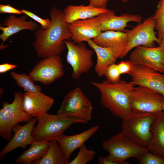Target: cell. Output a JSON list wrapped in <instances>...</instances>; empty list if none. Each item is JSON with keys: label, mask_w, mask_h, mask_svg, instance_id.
Segmentation results:
<instances>
[{"label": "cell", "mask_w": 164, "mask_h": 164, "mask_svg": "<svg viewBox=\"0 0 164 164\" xmlns=\"http://www.w3.org/2000/svg\"><path fill=\"white\" fill-rule=\"evenodd\" d=\"M102 145L109 153L107 156L116 164H128L126 161L127 159H137L143 153L149 151L147 147L134 142L122 132L103 141Z\"/></svg>", "instance_id": "obj_5"}, {"label": "cell", "mask_w": 164, "mask_h": 164, "mask_svg": "<svg viewBox=\"0 0 164 164\" xmlns=\"http://www.w3.org/2000/svg\"><path fill=\"white\" fill-rule=\"evenodd\" d=\"M65 43L67 49V61L73 69L72 77L74 80L78 79L93 67L94 51L88 48L83 42L76 43L68 40H65Z\"/></svg>", "instance_id": "obj_8"}, {"label": "cell", "mask_w": 164, "mask_h": 164, "mask_svg": "<svg viewBox=\"0 0 164 164\" xmlns=\"http://www.w3.org/2000/svg\"><path fill=\"white\" fill-rule=\"evenodd\" d=\"M129 60L134 65H140L162 73L164 67V50L159 46L147 47L139 46L131 53Z\"/></svg>", "instance_id": "obj_13"}, {"label": "cell", "mask_w": 164, "mask_h": 164, "mask_svg": "<svg viewBox=\"0 0 164 164\" xmlns=\"http://www.w3.org/2000/svg\"><path fill=\"white\" fill-rule=\"evenodd\" d=\"M64 67L59 55L42 58L35 65L29 75L35 81L44 85H49L63 75Z\"/></svg>", "instance_id": "obj_11"}, {"label": "cell", "mask_w": 164, "mask_h": 164, "mask_svg": "<svg viewBox=\"0 0 164 164\" xmlns=\"http://www.w3.org/2000/svg\"><path fill=\"white\" fill-rule=\"evenodd\" d=\"M37 121V118H32L25 125H20L19 123L13 128L14 135L8 143L0 152L1 160L8 153L19 147L25 149L33 142L32 136L34 126Z\"/></svg>", "instance_id": "obj_15"}, {"label": "cell", "mask_w": 164, "mask_h": 164, "mask_svg": "<svg viewBox=\"0 0 164 164\" xmlns=\"http://www.w3.org/2000/svg\"><path fill=\"white\" fill-rule=\"evenodd\" d=\"M14 95L13 102L11 104L3 102V108L0 110V136L8 141L12 138V129L15 125L32 118L22 108L23 94L16 92Z\"/></svg>", "instance_id": "obj_6"}, {"label": "cell", "mask_w": 164, "mask_h": 164, "mask_svg": "<svg viewBox=\"0 0 164 164\" xmlns=\"http://www.w3.org/2000/svg\"><path fill=\"white\" fill-rule=\"evenodd\" d=\"M129 74L135 85L153 90L164 98V77L159 72L149 67L133 64Z\"/></svg>", "instance_id": "obj_12"}, {"label": "cell", "mask_w": 164, "mask_h": 164, "mask_svg": "<svg viewBox=\"0 0 164 164\" xmlns=\"http://www.w3.org/2000/svg\"><path fill=\"white\" fill-rule=\"evenodd\" d=\"M54 99L41 92H25L23 94L22 109L33 117L37 118L47 113L53 106Z\"/></svg>", "instance_id": "obj_16"}, {"label": "cell", "mask_w": 164, "mask_h": 164, "mask_svg": "<svg viewBox=\"0 0 164 164\" xmlns=\"http://www.w3.org/2000/svg\"><path fill=\"white\" fill-rule=\"evenodd\" d=\"M98 16L101 27L102 32L114 31L124 32L130 22H142V17L138 15L125 13L116 15L114 11L101 13Z\"/></svg>", "instance_id": "obj_18"}, {"label": "cell", "mask_w": 164, "mask_h": 164, "mask_svg": "<svg viewBox=\"0 0 164 164\" xmlns=\"http://www.w3.org/2000/svg\"><path fill=\"white\" fill-rule=\"evenodd\" d=\"M49 147L44 155L35 164H68L69 160L64 155L62 149L56 140L50 141Z\"/></svg>", "instance_id": "obj_25"}, {"label": "cell", "mask_w": 164, "mask_h": 164, "mask_svg": "<svg viewBox=\"0 0 164 164\" xmlns=\"http://www.w3.org/2000/svg\"><path fill=\"white\" fill-rule=\"evenodd\" d=\"M120 73L118 66V64L115 62L113 63L106 69L104 74L106 80L112 83H116L121 80Z\"/></svg>", "instance_id": "obj_29"}, {"label": "cell", "mask_w": 164, "mask_h": 164, "mask_svg": "<svg viewBox=\"0 0 164 164\" xmlns=\"http://www.w3.org/2000/svg\"><path fill=\"white\" fill-rule=\"evenodd\" d=\"M87 42L97 55V61L94 67L95 72L98 76L102 77L104 76L107 67L115 62L118 58L110 48L99 46L94 43L92 40Z\"/></svg>", "instance_id": "obj_23"}, {"label": "cell", "mask_w": 164, "mask_h": 164, "mask_svg": "<svg viewBox=\"0 0 164 164\" xmlns=\"http://www.w3.org/2000/svg\"><path fill=\"white\" fill-rule=\"evenodd\" d=\"M156 22L152 17L145 19L132 29L127 31L128 39L127 46L120 58L126 56L132 49L139 46L154 47L155 43L159 45L161 41L156 36L155 29Z\"/></svg>", "instance_id": "obj_9"}, {"label": "cell", "mask_w": 164, "mask_h": 164, "mask_svg": "<svg viewBox=\"0 0 164 164\" xmlns=\"http://www.w3.org/2000/svg\"><path fill=\"white\" fill-rule=\"evenodd\" d=\"M13 79L16 82L17 85L23 88L26 92L36 93L41 92L42 89L36 85L35 81L29 75L26 73L19 74L14 71L10 73Z\"/></svg>", "instance_id": "obj_26"}, {"label": "cell", "mask_w": 164, "mask_h": 164, "mask_svg": "<svg viewBox=\"0 0 164 164\" xmlns=\"http://www.w3.org/2000/svg\"><path fill=\"white\" fill-rule=\"evenodd\" d=\"M98 126H92L80 133L67 136L63 134L56 140L65 157L69 160L73 152L79 148L98 130Z\"/></svg>", "instance_id": "obj_20"}, {"label": "cell", "mask_w": 164, "mask_h": 164, "mask_svg": "<svg viewBox=\"0 0 164 164\" xmlns=\"http://www.w3.org/2000/svg\"><path fill=\"white\" fill-rule=\"evenodd\" d=\"M18 67L16 65L6 63L0 65V73H3Z\"/></svg>", "instance_id": "obj_35"}, {"label": "cell", "mask_w": 164, "mask_h": 164, "mask_svg": "<svg viewBox=\"0 0 164 164\" xmlns=\"http://www.w3.org/2000/svg\"><path fill=\"white\" fill-rule=\"evenodd\" d=\"M91 83L100 92L101 104L113 115L122 120L129 116L132 112L131 97L135 86L132 81L112 83L105 80Z\"/></svg>", "instance_id": "obj_2"}, {"label": "cell", "mask_w": 164, "mask_h": 164, "mask_svg": "<svg viewBox=\"0 0 164 164\" xmlns=\"http://www.w3.org/2000/svg\"><path fill=\"white\" fill-rule=\"evenodd\" d=\"M162 110L163 111H164V99L163 100L162 104Z\"/></svg>", "instance_id": "obj_38"}, {"label": "cell", "mask_w": 164, "mask_h": 164, "mask_svg": "<svg viewBox=\"0 0 164 164\" xmlns=\"http://www.w3.org/2000/svg\"><path fill=\"white\" fill-rule=\"evenodd\" d=\"M0 13H10L20 15L22 13L21 10H19L10 5H0Z\"/></svg>", "instance_id": "obj_33"}, {"label": "cell", "mask_w": 164, "mask_h": 164, "mask_svg": "<svg viewBox=\"0 0 164 164\" xmlns=\"http://www.w3.org/2000/svg\"><path fill=\"white\" fill-rule=\"evenodd\" d=\"M50 142L33 141L29 148L15 160L16 163L30 164L40 159L47 151Z\"/></svg>", "instance_id": "obj_24"}, {"label": "cell", "mask_w": 164, "mask_h": 164, "mask_svg": "<svg viewBox=\"0 0 164 164\" xmlns=\"http://www.w3.org/2000/svg\"><path fill=\"white\" fill-rule=\"evenodd\" d=\"M155 115L151 127L152 137L147 148L151 152L164 159V111Z\"/></svg>", "instance_id": "obj_21"}, {"label": "cell", "mask_w": 164, "mask_h": 164, "mask_svg": "<svg viewBox=\"0 0 164 164\" xmlns=\"http://www.w3.org/2000/svg\"><path fill=\"white\" fill-rule=\"evenodd\" d=\"M155 118L152 113L132 111L122 120V132L134 142L147 147L152 137L151 127Z\"/></svg>", "instance_id": "obj_4"}, {"label": "cell", "mask_w": 164, "mask_h": 164, "mask_svg": "<svg viewBox=\"0 0 164 164\" xmlns=\"http://www.w3.org/2000/svg\"><path fill=\"white\" fill-rule=\"evenodd\" d=\"M98 163L99 164H116L107 156L105 157H100L98 160Z\"/></svg>", "instance_id": "obj_36"}, {"label": "cell", "mask_w": 164, "mask_h": 164, "mask_svg": "<svg viewBox=\"0 0 164 164\" xmlns=\"http://www.w3.org/2000/svg\"><path fill=\"white\" fill-rule=\"evenodd\" d=\"M163 73V75H164V69H163V71H162V72Z\"/></svg>", "instance_id": "obj_40"}, {"label": "cell", "mask_w": 164, "mask_h": 164, "mask_svg": "<svg viewBox=\"0 0 164 164\" xmlns=\"http://www.w3.org/2000/svg\"><path fill=\"white\" fill-rule=\"evenodd\" d=\"M164 50V36L161 41V43L159 45Z\"/></svg>", "instance_id": "obj_37"}, {"label": "cell", "mask_w": 164, "mask_h": 164, "mask_svg": "<svg viewBox=\"0 0 164 164\" xmlns=\"http://www.w3.org/2000/svg\"><path fill=\"white\" fill-rule=\"evenodd\" d=\"M28 16L25 15L18 17L11 15L5 18L0 26V29L2 31L0 35V39L2 41L0 50L6 48L4 43L12 35L24 30L35 31L39 28L36 22L32 20L27 21Z\"/></svg>", "instance_id": "obj_17"}, {"label": "cell", "mask_w": 164, "mask_h": 164, "mask_svg": "<svg viewBox=\"0 0 164 164\" xmlns=\"http://www.w3.org/2000/svg\"><path fill=\"white\" fill-rule=\"evenodd\" d=\"M108 0H89V5L101 9H107V4Z\"/></svg>", "instance_id": "obj_34"}, {"label": "cell", "mask_w": 164, "mask_h": 164, "mask_svg": "<svg viewBox=\"0 0 164 164\" xmlns=\"http://www.w3.org/2000/svg\"><path fill=\"white\" fill-rule=\"evenodd\" d=\"M93 107L81 89L77 87L65 96L57 114L62 117L91 119Z\"/></svg>", "instance_id": "obj_7"}, {"label": "cell", "mask_w": 164, "mask_h": 164, "mask_svg": "<svg viewBox=\"0 0 164 164\" xmlns=\"http://www.w3.org/2000/svg\"><path fill=\"white\" fill-rule=\"evenodd\" d=\"M117 64L119 70L121 74H129L133 65V64L130 60L121 61Z\"/></svg>", "instance_id": "obj_32"}, {"label": "cell", "mask_w": 164, "mask_h": 164, "mask_svg": "<svg viewBox=\"0 0 164 164\" xmlns=\"http://www.w3.org/2000/svg\"><path fill=\"white\" fill-rule=\"evenodd\" d=\"M152 17L156 22L155 29L157 36L161 41L164 36V0L159 1Z\"/></svg>", "instance_id": "obj_27"}, {"label": "cell", "mask_w": 164, "mask_h": 164, "mask_svg": "<svg viewBox=\"0 0 164 164\" xmlns=\"http://www.w3.org/2000/svg\"><path fill=\"white\" fill-rule=\"evenodd\" d=\"M107 9L97 8L88 5H70L63 11L65 21L70 24L74 21L84 20L98 16L100 14L108 12Z\"/></svg>", "instance_id": "obj_22"}, {"label": "cell", "mask_w": 164, "mask_h": 164, "mask_svg": "<svg viewBox=\"0 0 164 164\" xmlns=\"http://www.w3.org/2000/svg\"><path fill=\"white\" fill-rule=\"evenodd\" d=\"M92 40L99 46L111 49L118 58H120L128 43L127 33L122 31L102 32Z\"/></svg>", "instance_id": "obj_19"}, {"label": "cell", "mask_w": 164, "mask_h": 164, "mask_svg": "<svg viewBox=\"0 0 164 164\" xmlns=\"http://www.w3.org/2000/svg\"><path fill=\"white\" fill-rule=\"evenodd\" d=\"M70 39L76 43L87 42L102 32L98 16L75 21L69 24Z\"/></svg>", "instance_id": "obj_14"}, {"label": "cell", "mask_w": 164, "mask_h": 164, "mask_svg": "<svg viewBox=\"0 0 164 164\" xmlns=\"http://www.w3.org/2000/svg\"><path fill=\"white\" fill-rule=\"evenodd\" d=\"M79 148L76 157L68 164H86L93 160L96 154L95 151L87 149L84 144Z\"/></svg>", "instance_id": "obj_28"}, {"label": "cell", "mask_w": 164, "mask_h": 164, "mask_svg": "<svg viewBox=\"0 0 164 164\" xmlns=\"http://www.w3.org/2000/svg\"><path fill=\"white\" fill-rule=\"evenodd\" d=\"M164 98L159 92L142 86L135 87L131 97L132 111L155 114L162 111Z\"/></svg>", "instance_id": "obj_10"}, {"label": "cell", "mask_w": 164, "mask_h": 164, "mask_svg": "<svg viewBox=\"0 0 164 164\" xmlns=\"http://www.w3.org/2000/svg\"><path fill=\"white\" fill-rule=\"evenodd\" d=\"M37 118L38 124L32 132L33 140L48 142L56 140L72 125L86 124L88 122L80 118L65 117L57 114H51L47 113Z\"/></svg>", "instance_id": "obj_3"}, {"label": "cell", "mask_w": 164, "mask_h": 164, "mask_svg": "<svg viewBox=\"0 0 164 164\" xmlns=\"http://www.w3.org/2000/svg\"><path fill=\"white\" fill-rule=\"evenodd\" d=\"M51 22L46 29L35 31L32 46L39 58L60 55L66 47L65 41L70 39L69 24L65 21L63 11L53 7L50 10Z\"/></svg>", "instance_id": "obj_1"}, {"label": "cell", "mask_w": 164, "mask_h": 164, "mask_svg": "<svg viewBox=\"0 0 164 164\" xmlns=\"http://www.w3.org/2000/svg\"><path fill=\"white\" fill-rule=\"evenodd\" d=\"M21 10L22 13L26 15L40 24L41 27L44 29H46L49 27L51 22V20L49 19H43L34 13L25 9H22Z\"/></svg>", "instance_id": "obj_31"}, {"label": "cell", "mask_w": 164, "mask_h": 164, "mask_svg": "<svg viewBox=\"0 0 164 164\" xmlns=\"http://www.w3.org/2000/svg\"><path fill=\"white\" fill-rule=\"evenodd\" d=\"M123 2L125 3L127 2L128 0H121Z\"/></svg>", "instance_id": "obj_39"}, {"label": "cell", "mask_w": 164, "mask_h": 164, "mask_svg": "<svg viewBox=\"0 0 164 164\" xmlns=\"http://www.w3.org/2000/svg\"><path fill=\"white\" fill-rule=\"evenodd\" d=\"M137 159L140 164H164V159L149 152L143 153Z\"/></svg>", "instance_id": "obj_30"}]
</instances>
